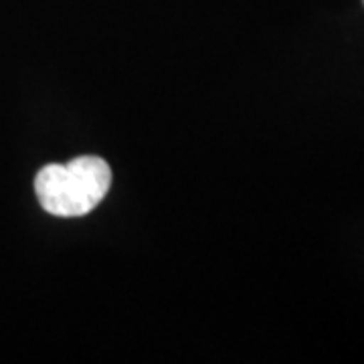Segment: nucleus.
<instances>
[{
	"label": "nucleus",
	"mask_w": 364,
	"mask_h": 364,
	"mask_svg": "<svg viewBox=\"0 0 364 364\" xmlns=\"http://www.w3.org/2000/svg\"><path fill=\"white\" fill-rule=\"evenodd\" d=\"M112 186L104 158L79 156L67 164H47L35 176L41 207L55 217H83L97 207Z\"/></svg>",
	"instance_id": "f257e3e1"
},
{
	"label": "nucleus",
	"mask_w": 364,
	"mask_h": 364,
	"mask_svg": "<svg viewBox=\"0 0 364 364\" xmlns=\"http://www.w3.org/2000/svg\"><path fill=\"white\" fill-rule=\"evenodd\" d=\"M363 4H364V0H363Z\"/></svg>",
	"instance_id": "f03ea898"
}]
</instances>
